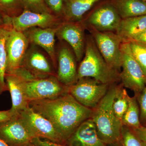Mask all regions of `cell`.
Listing matches in <instances>:
<instances>
[{"label": "cell", "instance_id": "cell-24", "mask_svg": "<svg viewBox=\"0 0 146 146\" xmlns=\"http://www.w3.org/2000/svg\"><path fill=\"white\" fill-rule=\"evenodd\" d=\"M129 97L126 90L121 84L117 85V93L112 107L115 116L121 122L128 106Z\"/></svg>", "mask_w": 146, "mask_h": 146}, {"label": "cell", "instance_id": "cell-11", "mask_svg": "<svg viewBox=\"0 0 146 146\" xmlns=\"http://www.w3.org/2000/svg\"><path fill=\"white\" fill-rule=\"evenodd\" d=\"M86 29L81 21H63L56 27V35L69 44L75 54L78 62L83 57L86 45Z\"/></svg>", "mask_w": 146, "mask_h": 146}, {"label": "cell", "instance_id": "cell-27", "mask_svg": "<svg viewBox=\"0 0 146 146\" xmlns=\"http://www.w3.org/2000/svg\"><path fill=\"white\" fill-rule=\"evenodd\" d=\"M120 142L122 146H146L130 128L122 126Z\"/></svg>", "mask_w": 146, "mask_h": 146}, {"label": "cell", "instance_id": "cell-25", "mask_svg": "<svg viewBox=\"0 0 146 146\" xmlns=\"http://www.w3.org/2000/svg\"><path fill=\"white\" fill-rule=\"evenodd\" d=\"M24 10L23 0H0V13L3 16L15 17Z\"/></svg>", "mask_w": 146, "mask_h": 146}, {"label": "cell", "instance_id": "cell-20", "mask_svg": "<svg viewBox=\"0 0 146 146\" xmlns=\"http://www.w3.org/2000/svg\"><path fill=\"white\" fill-rule=\"evenodd\" d=\"M146 29V14L122 19L116 33L122 39L128 42Z\"/></svg>", "mask_w": 146, "mask_h": 146}, {"label": "cell", "instance_id": "cell-15", "mask_svg": "<svg viewBox=\"0 0 146 146\" xmlns=\"http://www.w3.org/2000/svg\"><path fill=\"white\" fill-rule=\"evenodd\" d=\"M56 27L48 28L33 27L23 32L29 43L38 45L46 51L55 68L57 66V57L55 50Z\"/></svg>", "mask_w": 146, "mask_h": 146}, {"label": "cell", "instance_id": "cell-8", "mask_svg": "<svg viewBox=\"0 0 146 146\" xmlns=\"http://www.w3.org/2000/svg\"><path fill=\"white\" fill-rule=\"evenodd\" d=\"M23 89L29 102L55 98L68 93V86L61 83L56 76L24 81Z\"/></svg>", "mask_w": 146, "mask_h": 146}, {"label": "cell", "instance_id": "cell-5", "mask_svg": "<svg viewBox=\"0 0 146 146\" xmlns=\"http://www.w3.org/2000/svg\"><path fill=\"white\" fill-rule=\"evenodd\" d=\"M110 85L95 79L83 77L68 86V93L83 106L93 109L107 93Z\"/></svg>", "mask_w": 146, "mask_h": 146}, {"label": "cell", "instance_id": "cell-26", "mask_svg": "<svg viewBox=\"0 0 146 146\" xmlns=\"http://www.w3.org/2000/svg\"><path fill=\"white\" fill-rule=\"evenodd\" d=\"M135 60L146 76V46L133 41L127 42Z\"/></svg>", "mask_w": 146, "mask_h": 146}, {"label": "cell", "instance_id": "cell-30", "mask_svg": "<svg viewBox=\"0 0 146 146\" xmlns=\"http://www.w3.org/2000/svg\"><path fill=\"white\" fill-rule=\"evenodd\" d=\"M136 96L140 109V123L141 125L146 127V85L143 90Z\"/></svg>", "mask_w": 146, "mask_h": 146}, {"label": "cell", "instance_id": "cell-16", "mask_svg": "<svg viewBox=\"0 0 146 146\" xmlns=\"http://www.w3.org/2000/svg\"><path fill=\"white\" fill-rule=\"evenodd\" d=\"M36 78L56 76L51 65L45 55L35 48L28 49L22 66Z\"/></svg>", "mask_w": 146, "mask_h": 146}, {"label": "cell", "instance_id": "cell-9", "mask_svg": "<svg viewBox=\"0 0 146 146\" xmlns=\"http://www.w3.org/2000/svg\"><path fill=\"white\" fill-rule=\"evenodd\" d=\"M3 17L5 25L22 32L33 27H54L63 21L62 18L52 13H35L27 9L18 16Z\"/></svg>", "mask_w": 146, "mask_h": 146}, {"label": "cell", "instance_id": "cell-2", "mask_svg": "<svg viewBox=\"0 0 146 146\" xmlns=\"http://www.w3.org/2000/svg\"><path fill=\"white\" fill-rule=\"evenodd\" d=\"M116 84L110 85L105 96L92 109L90 117L96 126L99 138L106 145L117 143L121 138L122 125L115 116L112 107L117 93Z\"/></svg>", "mask_w": 146, "mask_h": 146}, {"label": "cell", "instance_id": "cell-10", "mask_svg": "<svg viewBox=\"0 0 146 146\" xmlns=\"http://www.w3.org/2000/svg\"><path fill=\"white\" fill-rule=\"evenodd\" d=\"M121 20L114 5L106 4L80 21L86 29L91 28L100 31L116 32Z\"/></svg>", "mask_w": 146, "mask_h": 146}, {"label": "cell", "instance_id": "cell-19", "mask_svg": "<svg viewBox=\"0 0 146 146\" xmlns=\"http://www.w3.org/2000/svg\"><path fill=\"white\" fill-rule=\"evenodd\" d=\"M100 0H65L63 21L79 22L95 3Z\"/></svg>", "mask_w": 146, "mask_h": 146}, {"label": "cell", "instance_id": "cell-4", "mask_svg": "<svg viewBox=\"0 0 146 146\" xmlns=\"http://www.w3.org/2000/svg\"><path fill=\"white\" fill-rule=\"evenodd\" d=\"M101 54L111 68L120 73L122 64V39L116 33L100 31L87 28Z\"/></svg>", "mask_w": 146, "mask_h": 146}, {"label": "cell", "instance_id": "cell-12", "mask_svg": "<svg viewBox=\"0 0 146 146\" xmlns=\"http://www.w3.org/2000/svg\"><path fill=\"white\" fill-rule=\"evenodd\" d=\"M29 44L23 33L10 29L6 42L7 55L6 74H12L22 66Z\"/></svg>", "mask_w": 146, "mask_h": 146}, {"label": "cell", "instance_id": "cell-29", "mask_svg": "<svg viewBox=\"0 0 146 146\" xmlns=\"http://www.w3.org/2000/svg\"><path fill=\"white\" fill-rule=\"evenodd\" d=\"M51 13L63 20L65 0H44Z\"/></svg>", "mask_w": 146, "mask_h": 146}, {"label": "cell", "instance_id": "cell-17", "mask_svg": "<svg viewBox=\"0 0 146 146\" xmlns=\"http://www.w3.org/2000/svg\"><path fill=\"white\" fill-rule=\"evenodd\" d=\"M65 145L68 146H107L99 138L96 126L91 118L79 126Z\"/></svg>", "mask_w": 146, "mask_h": 146}, {"label": "cell", "instance_id": "cell-31", "mask_svg": "<svg viewBox=\"0 0 146 146\" xmlns=\"http://www.w3.org/2000/svg\"><path fill=\"white\" fill-rule=\"evenodd\" d=\"M31 144L33 146H68L65 144L53 142L47 139L43 140L39 138H33Z\"/></svg>", "mask_w": 146, "mask_h": 146}, {"label": "cell", "instance_id": "cell-37", "mask_svg": "<svg viewBox=\"0 0 146 146\" xmlns=\"http://www.w3.org/2000/svg\"><path fill=\"white\" fill-rule=\"evenodd\" d=\"M119 142L120 141H119V142H117V143H115L111 144V145H110L111 146H121L120 142V144H119Z\"/></svg>", "mask_w": 146, "mask_h": 146}, {"label": "cell", "instance_id": "cell-36", "mask_svg": "<svg viewBox=\"0 0 146 146\" xmlns=\"http://www.w3.org/2000/svg\"><path fill=\"white\" fill-rule=\"evenodd\" d=\"M0 146H8L4 141L0 139Z\"/></svg>", "mask_w": 146, "mask_h": 146}, {"label": "cell", "instance_id": "cell-21", "mask_svg": "<svg viewBox=\"0 0 146 146\" xmlns=\"http://www.w3.org/2000/svg\"><path fill=\"white\" fill-rule=\"evenodd\" d=\"M114 5L121 19L146 14V2L142 0H115Z\"/></svg>", "mask_w": 146, "mask_h": 146}, {"label": "cell", "instance_id": "cell-34", "mask_svg": "<svg viewBox=\"0 0 146 146\" xmlns=\"http://www.w3.org/2000/svg\"><path fill=\"white\" fill-rule=\"evenodd\" d=\"M13 117L10 109L0 111V124L10 119Z\"/></svg>", "mask_w": 146, "mask_h": 146}, {"label": "cell", "instance_id": "cell-18", "mask_svg": "<svg viewBox=\"0 0 146 146\" xmlns=\"http://www.w3.org/2000/svg\"><path fill=\"white\" fill-rule=\"evenodd\" d=\"M5 80L12 100L10 109L13 116H16L29 106L23 89L25 80L18 76L12 74H6Z\"/></svg>", "mask_w": 146, "mask_h": 146}, {"label": "cell", "instance_id": "cell-13", "mask_svg": "<svg viewBox=\"0 0 146 146\" xmlns=\"http://www.w3.org/2000/svg\"><path fill=\"white\" fill-rule=\"evenodd\" d=\"M58 71L56 74L58 80L66 86H70L78 80L76 58L73 50L68 46L60 47L58 52Z\"/></svg>", "mask_w": 146, "mask_h": 146}, {"label": "cell", "instance_id": "cell-28", "mask_svg": "<svg viewBox=\"0 0 146 146\" xmlns=\"http://www.w3.org/2000/svg\"><path fill=\"white\" fill-rule=\"evenodd\" d=\"M25 9L37 13H50L44 0H23Z\"/></svg>", "mask_w": 146, "mask_h": 146}, {"label": "cell", "instance_id": "cell-7", "mask_svg": "<svg viewBox=\"0 0 146 146\" xmlns=\"http://www.w3.org/2000/svg\"><path fill=\"white\" fill-rule=\"evenodd\" d=\"M17 116L32 138H44L64 144L51 123L29 106Z\"/></svg>", "mask_w": 146, "mask_h": 146}, {"label": "cell", "instance_id": "cell-1", "mask_svg": "<svg viewBox=\"0 0 146 146\" xmlns=\"http://www.w3.org/2000/svg\"><path fill=\"white\" fill-rule=\"evenodd\" d=\"M29 106L51 123L65 144L79 126L91 117L92 111L68 93L55 98L30 102Z\"/></svg>", "mask_w": 146, "mask_h": 146}, {"label": "cell", "instance_id": "cell-38", "mask_svg": "<svg viewBox=\"0 0 146 146\" xmlns=\"http://www.w3.org/2000/svg\"><path fill=\"white\" fill-rule=\"evenodd\" d=\"M27 146H33L32 145H30Z\"/></svg>", "mask_w": 146, "mask_h": 146}, {"label": "cell", "instance_id": "cell-14", "mask_svg": "<svg viewBox=\"0 0 146 146\" xmlns=\"http://www.w3.org/2000/svg\"><path fill=\"white\" fill-rule=\"evenodd\" d=\"M0 139L8 146H27L32 138L16 116L0 124Z\"/></svg>", "mask_w": 146, "mask_h": 146}, {"label": "cell", "instance_id": "cell-35", "mask_svg": "<svg viewBox=\"0 0 146 146\" xmlns=\"http://www.w3.org/2000/svg\"><path fill=\"white\" fill-rule=\"evenodd\" d=\"M5 25L2 15L0 13V28Z\"/></svg>", "mask_w": 146, "mask_h": 146}, {"label": "cell", "instance_id": "cell-32", "mask_svg": "<svg viewBox=\"0 0 146 146\" xmlns=\"http://www.w3.org/2000/svg\"><path fill=\"white\" fill-rule=\"evenodd\" d=\"M132 129L136 136L146 146V127L141 126L138 128Z\"/></svg>", "mask_w": 146, "mask_h": 146}, {"label": "cell", "instance_id": "cell-3", "mask_svg": "<svg viewBox=\"0 0 146 146\" xmlns=\"http://www.w3.org/2000/svg\"><path fill=\"white\" fill-rule=\"evenodd\" d=\"M84 55L78 69V79L90 77L108 85L120 82V73L107 64L91 35L86 36Z\"/></svg>", "mask_w": 146, "mask_h": 146}, {"label": "cell", "instance_id": "cell-6", "mask_svg": "<svg viewBox=\"0 0 146 146\" xmlns=\"http://www.w3.org/2000/svg\"><path fill=\"white\" fill-rule=\"evenodd\" d=\"M121 51L122 55V64L120 73L121 84L137 95L145 87L146 76L133 58L128 42H123Z\"/></svg>", "mask_w": 146, "mask_h": 146}, {"label": "cell", "instance_id": "cell-33", "mask_svg": "<svg viewBox=\"0 0 146 146\" xmlns=\"http://www.w3.org/2000/svg\"><path fill=\"white\" fill-rule=\"evenodd\" d=\"M129 41L136 42L146 46V29Z\"/></svg>", "mask_w": 146, "mask_h": 146}, {"label": "cell", "instance_id": "cell-23", "mask_svg": "<svg viewBox=\"0 0 146 146\" xmlns=\"http://www.w3.org/2000/svg\"><path fill=\"white\" fill-rule=\"evenodd\" d=\"M122 126H125L131 129H135L141 127L140 121V109L137 97L129 98L128 106L123 116L121 121Z\"/></svg>", "mask_w": 146, "mask_h": 146}, {"label": "cell", "instance_id": "cell-22", "mask_svg": "<svg viewBox=\"0 0 146 146\" xmlns=\"http://www.w3.org/2000/svg\"><path fill=\"white\" fill-rule=\"evenodd\" d=\"M10 29L5 25L0 28V95L9 91L5 80L7 63L6 42Z\"/></svg>", "mask_w": 146, "mask_h": 146}, {"label": "cell", "instance_id": "cell-39", "mask_svg": "<svg viewBox=\"0 0 146 146\" xmlns=\"http://www.w3.org/2000/svg\"><path fill=\"white\" fill-rule=\"evenodd\" d=\"M142 1H144L146 2V0H142Z\"/></svg>", "mask_w": 146, "mask_h": 146}]
</instances>
